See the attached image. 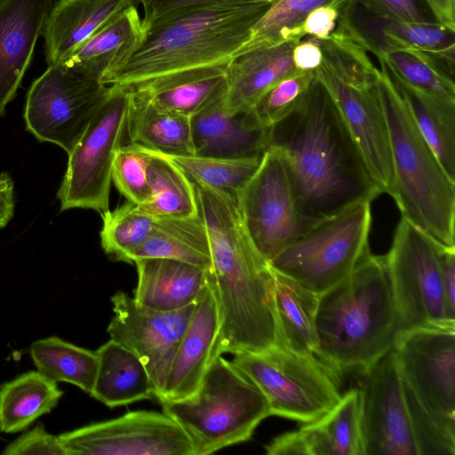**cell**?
<instances>
[{"label":"cell","mask_w":455,"mask_h":455,"mask_svg":"<svg viewBox=\"0 0 455 455\" xmlns=\"http://www.w3.org/2000/svg\"><path fill=\"white\" fill-rule=\"evenodd\" d=\"M378 60L405 84L426 93L455 100L454 74L433 57L413 50H394Z\"/></svg>","instance_id":"74e56055"},{"label":"cell","mask_w":455,"mask_h":455,"mask_svg":"<svg viewBox=\"0 0 455 455\" xmlns=\"http://www.w3.org/2000/svg\"><path fill=\"white\" fill-rule=\"evenodd\" d=\"M95 352L99 366L90 394L93 398L114 408L155 396L146 366L131 350L110 339Z\"/></svg>","instance_id":"83f0119b"},{"label":"cell","mask_w":455,"mask_h":455,"mask_svg":"<svg viewBox=\"0 0 455 455\" xmlns=\"http://www.w3.org/2000/svg\"><path fill=\"white\" fill-rule=\"evenodd\" d=\"M441 246L401 218L385 255L400 331L429 326L455 328L444 299Z\"/></svg>","instance_id":"9c48e42d"},{"label":"cell","mask_w":455,"mask_h":455,"mask_svg":"<svg viewBox=\"0 0 455 455\" xmlns=\"http://www.w3.org/2000/svg\"><path fill=\"white\" fill-rule=\"evenodd\" d=\"M315 71H298L268 89L250 109L255 119L263 126L272 127L302 102Z\"/></svg>","instance_id":"60d3db41"},{"label":"cell","mask_w":455,"mask_h":455,"mask_svg":"<svg viewBox=\"0 0 455 455\" xmlns=\"http://www.w3.org/2000/svg\"><path fill=\"white\" fill-rule=\"evenodd\" d=\"M53 0H0V116L15 97Z\"/></svg>","instance_id":"44dd1931"},{"label":"cell","mask_w":455,"mask_h":455,"mask_svg":"<svg viewBox=\"0 0 455 455\" xmlns=\"http://www.w3.org/2000/svg\"><path fill=\"white\" fill-rule=\"evenodd\" d=\"M439 256L445 304L449 316L455 320V248L441 246Z\"/></svg>","instance_id":"7dc6e473"},{"label":"cell","mask_w":455,"mask_h":455,"mask_svg":"<svg viewBox=\"0 0 455 455\" xmlns=\"http://www.w3.org/2000/svg\"><path fill=\"white\" fill-rule=\"evenodd\" d=\"M129 90L125 132L131 143L165 155L195 154L190 118L163 109L140 90Z\"/></svg>","instance_id":"4316f807"},{"label":"cell","mask_w":455,"mask_h":455,"mask_svg":"<svg viewBox=\"0 0 455 455\" xmlns=\"http://www.w3.org/2000/svg\"><path fill=\"white\" fill-rule=\"evenodd\" d=\"M339 16V8L334 5H322L311 11L304 20V36L324 40L334 32Z\"/></svg>","instance_id":"bcb514c9"},{"label":"cell","mask_w":455,"mask_h":455,"mask_svg":"<svg viewBox=\"0 0 455 455\" xmlns=\"http://www.w3.org/2000/svg\"><path fill=\"white\" fill-rule=\"evenodd\" d=\"M150 196L140 207L154 218L187 217L199 212L193 181L161 154L147 149Z\"/></svg>","instance_id":"e575fe53"},{"label":"cell","mask_w":455,"mask_h":455,"mask_svg":"<svg viewBox=\"0 0 455 455\" xmlns=\"http://www.w3.org/2000/svg\"><path fill=\"white\" fill-rule=\"evenodd\" d=\"M347 0H275L251 28L238 54L259 47L272 46L305 36L302 26L308 13L322 5L340 8Z\"/></svg>","instance_id":"d590c367"},{"label":"cell","mask_w":455,"mask_h":455,"mask_svg":"<svg viewBox=\"0 0 455 455\" xmlns=\"http://www.w3.org/2000/svg\"><path fill=\"white\" fill-rule=\"evenodd\" d=\"M137 0H59L44 25L48 65L64 60L92 34Z\"/></svg>","instance_id":"cb8c5ba5"},{"label":"cell","mask_w":455,"mask_h":455,"mask_svg":"<svg viewBox=\"0 0 455 455\" xmlns=\"http://www.w3.org/2000/svg\"><path fill=\"white\" fill-rule=\"evenodd\" d=\"M161 404L163 412L188 437L194 455L247 442L259 424L271 416L259 388L222 355L213 360L194 395Z\"/></svg>","instance_id":"8992f818"},{"label":"cell","mask_w":455,"mask_h":455,"mask_svg":"<svg viewBox=\"0 0 455 455\" xmlns=\"http://www.w3.org/2000/svg\"><path fill=\"white\" fill-rule=\"evenodd\" d=\"M393 350L406 394L445 435L455 439V328L402 331Z\"/></svg>","instance_id":"7c38bea8"},{"label":"cell","mask_w":455,"mask_h":455,"mask_svg":"<svg viewBox=\"0 0 455 455\" xmlns=\"http://www.w3.org/2000/svg\"><path fill=\"white\" fill-rule=\"evenodd\" d=\"M268 455H363L361 389L352 388L321 418L275 436Z\"/></svg>","instance_id":"ffe728a7"},{"label":"cell","mask_w":455,"mask_h":455,"mask_svg":"<svg viewBox=\"0 0 455 455\" xmlns=\"http://www.w3.org/2000/svg\"><path fill=\"white\" fill-rule=\"evenodd\" d=\"M334 31L349 37L377 58L394 50H413L433 57L454 72L455 30L436 21L395 20L371 12L355 0H347L339 8Z\"/></svg>","instance_id":"e0dca14e"},{"label":"cell","mask_w":455,"mask_h":455,"mask_svg":"<svg viewBox=\"0 0 455 455\" xmlns=\"http://www.w3.org/2000/svg\"><path fill=\"white\" fill-rule=\"evenodd\" d=\"M159 154L177 165L193 182L204 184L235 196L257 171L263 156L225 158L196 154Z\"/></svg>","instance_id":"8d00e7d4"},{"label":"cell","mask_w":455,"mask_h":455,"mask_svg":"<svg viewBox=\"0 0 455 455\" xmlns=\"http://www.w3.org/2000/svg\"><path fill=\"white\" fill-rule=\"evenodd\" d=\"M134 264L138 283L133 299L140 305L158 311H174L195 304L211 272L165 258L139 259Z\"/></svg>","instance_id":"d4e9b609"},{"label":"cell","mask_w":455,"mask_h":455,"mask_svg":"<svg viewBox=\"0 0 455 455\" xmlns=\"http://www.w3.org/2000/svg\"><path fill=\"white\" fill-rule=\"evenodd\" d=\"M130 90L109 85L108 93L85 132L68 154L67 171L57 193L60 210L108 211L112 165L123 145Z\"/></svg>","instance_id":"30bf717a"},{"label":"cell","mask_w":455,"mask_h":455,"mask_svg":"<svg viewBox=\"0 0 455 455\" xmlns=\"http://www.w3.org/2000/svg\"><path fill=\"white\" fill-rule=\"evenodd\" d=\"M274 275L278 346L299 354L315 355L319 295L288 276L275 271Z\"/></svg>","instance_id":"4dcf8cb0"},{"label":"cell","mask_w":455,"mask_h":455,"mask_svg":"<svg viewBox=\"0 0 455 455\" xmlns=\"http://www.w3.org/2000/svg\"><path fill=\"white\" fill-rule=\"evenodd\" d=\"M292 61L299 71H315L323 62V52L315 37L299 40L292 50Z\"/></svg>","instance_id":"c3c4849f"},{"label":"cell","mask_w":455,"mask_h":455,"mask_svg":"<svg viewBox=\"0 0 455 455\" xmlns=\"http://www.w3.org/2000/svg\"><path fill=\"white\" fill-rule=\"evenodd\" d=\"M299 40L243 52L227 67L225 109L230 114L249 111L268 89L283 78L298 72L292 50Z\"/></svg>","instance_id":"603a6c76"},{"label":"cell","mask_w":455,"mask_h":455,"mask_svg":"<svg viewBox=\"0 0 455 455\" xmlns=\"http://www.w3.org/2000/svg\"><path fill=\"white\" fill-rule=\"evenodd\" d=\"M14 213V184L7 172L0 173V229L12 220Z\"/></svg>","instance_id":"681fc988"},{"label":"cell","mask_w":455,"mask_h":455,"mask_svg":"<svg viewBox=\"0 0 455 455\" xmlns=\"http://www.w3.org/2000/svg\"><path fill=\"white\" fill-rule=\"evenodd\" d=\"M234 355L232 363L263 393L271 415L309 423L342 396V374L315 355L275 345L263 352Z\"/></svg>","instance_id":"ba28073f"},{"label":"cell","mask_w":455,"mask_h":455,"mask_svg":"<svg viewBox=\"0 0 455 455\" xmlns=\"http://www.w3.org/2000/svg\"><path fill=\"white\" fill-rule=\"evenodd\" d=\"M435 20L455 30V0H423Z\"/></svg>","instance_id":"f907efd6"},{"label":"cell","mask_w":455,"mask_h":455,"mask_svg":"<svg viewBox=\"0 0 455 455\" xmlns=\"http://www.w3.org/2000/svg\"><path fill=\"white\" fill-rule=\"evenodd\" d=\"M315 75L333 99L373 181L381 194L392 196L394 169L390 139L377 84L369 87L353 85L339 80L322 66Z\"/></svg>","instance_id":"ac0fdd59"},{"label":"cell","mask_w":455,"mask_h":455,"mask_svg":"<svg viewBox=\"0 0 455 455\" xmlns=\"http://www.w3.org/2000/svg\"><path fill=\"white\" fill-rule=\"evenodd\" d=\"M63 392L38 371L25 372L0 387V431L17 433L56 407Z\"/></svg>","instance_id":"1f68e13d"},{"label":"cell","mask_w":455,"mask_h":455,"mask_svg":"<svg viewBox=\"0 0 455 455\" xmlns=\"http://www.w3.org/2000/svg\"><path fill=\"white\" fill-rule=\"evenodd\" d=\"M379 15L413 22L435 21L423 0H355Z\"/></svg>","instance_id":"f6af8a7d"},{"label":"cell","mask_w":455,"mask_h":455,"mask_svg":"<svg viewBox=\"0 0 455 455\" xmlns=\"http://www.w3.org/2000/svg\"><path fill=\"white\" fill-rule=\"evenodd\" d=\"M149 157L147 148L130 142L117 149L113 161V183L127 201L139 205L150 196L147 173Z\"/></svg>","instance_id":"b9f144b4"},{"label":"cell","mask_w":455,"mask_h":455,"mask_svg":"<svg viewBox=\"0 0 455 455\" xmlns=\"http://www.w3.org/2000/svg\"><path fill=\"white\" fill-rule=\"evenodd\" d=\"M226 69L171 80L151 82L131 89L143 92L156 106L190 118L227 91Z\"/></svg>","instance_id":"836d02e7"},{"label":"cell","mask_w":455,"mask_h":455,"mask_svg":"<svg viewBox=\"0 0 455 455\" xmlns=\"http://www.w3.org/2000/svg\"><path fill=\"white\" fill-rule=\"evenodd\" d=\"M1 438V437H0Z\"/></svg>","instance_id":"816d5d0a"},{"label":"cell","mask_w":455,"mask_h":455,"mask_svg":"<svg viewBox=\"0 0 455 455\" xmlns=\"http://www.w3.org/2000/svg\"><path fill=\"white\" fill-rule=\"evenodd\" d=\"M109 91L63 61L50 64L27 94L26 128L39 141L73 150Z\"/></svg>","instance_id":"8fae6325"},{"label":"cell","mask_w":455,"mask_h":455,"mask_svg":"<svg viewBox=\"0 0 455 455\" xmlns=\"http://www.w3.org/2000/svg\"><path fill=\"white\" fill-rule=\"evenodd\" d=\"M223 98L190 117L195 154L225 158L261 156L270 145L272 127L261 125L250 110L228 113Z\"/></svg>","instance_id":"7402d4cb"},{"label":"cell","mask_w":455,"mask_h":455,"mask_svg":"<svg viewBox=\"0 0 455 455\" xmlns=\"http://www.w3.org/2000/svg\"><path fill=\"white\" fill-rule=\"evenodd\" d=\"M110 339L134 353L146 366L159 399L179 342L195 304L174 311L143 307L124 291L111 297Z\"/></svg>","instance_id":"2e32d148"},{"label":"cell","mask_w":455,"mask_h":455,"mask_svg":"<svg viewBox=\"0 0 455 455\" xmlns=\"http://www.w3.org/2000/svg\"><path fill=\"white\" fill-rule=\"evenodd\" d=\"M221 317L218 297L209 280L177 347L158 401H177L194 395L217 355Z\"/></svg>","instance_id":"d6986e66"},{"label":"cell","mask_w":455,"mask_h":455,"mask_svg":"<svg viewBox=\"0 0 455 455\" xmlns=\"http://www.w3.org/2000/svg\"><path fill=\"white\" fill-rule=\"evenodd\" d=\"M58 437L65 455H194L182 428L157 411H128Z\"/></svg>","instance_id":"5bb4252c"},{"label":"cell","mask_w":455,"mask_h":455,"mask_svg":"<svg viewBox=\"0 0 455 455\" xmlns=\"http://www.w3.org/2000/svg\"><path fill=\"white\" fill-rule=\"evenodd\" d=\"M235 199L251 240L267 262L308 228L299 213L283 158L272 146Z\"/></svg>","instance_id":"4fadbf2b"},{"label":"cell","mask_w":455,"mask_h":455,"mask_svg":"<svg viewBox=\"0 0 455 455\" xmlns=\"http://www.w3.org/2000/svg\"><path fill=\"white\" fill-rule=\"evenodd\" d=\"M142 6V27L146 28L154 23L175 13L212 5L237 4L275 0H137Z\"/></svg>","instance_id":"7bdbcfd3"},{"label":"cell","mask_w":455,"mask_h":455,"mask_svg":"<svg viewBox=\"0 0 455 455\" xmlns=\"http://www.w3.org/2000/svg\"><path fill=\"white\" fill-rule=\"evenodd\" d=\"M193 183L209 238L221 338L236 343L263 338L277 324L274 271L251 240L235 196Z\"/></svg>","instance_id":"3957f363"},{"label":"cell","mask_w":455,"mask_h":455,"mask_svg":"<svg viewBox=\"0 0 455 455\" xmlns=\"http://www.w3.org/2000/svg\"><path fill=\"white\" fill-rule=\"evenodd\" d=\"M143 35L142 19L135 5L101 27L62 61L108 85Z\"/></svg>","instance_id":"484cf974"},{"label":"cell","mask_w":455,"mask_h":455,"mask_svg":"<svg viewBox=\"0 0 455 455\" xmlns=\"http://www.w3.org/2000/svg\"><path fill=\"white\" fill-rule=\"evenodd\" d=\"M100 215L103 250L112 259L128 263L129 256L148 237L156 218L130 201Z\"/></svg>","instance_id":"f35d334b"},{"label":"cell","mask_w":455,"mask_h":455,"mask_svg":"<svg viewBox=\"0 0 455 455\" xmlns=\"http://www.w3.org/2000/svg\"><path fill=\"white\" fill-rule=\"evenodd\" d=\"M4 455H65L58 435L36 425L11 442L2 451Z\"/></svg>","instance_id":"ee69618b"},{"label":"cell","mask_w":455,"mask_h":455,"mask_svg":"<svg viewBox=\"0 0 455 455\" xmlns=\"http://www.w3.org/2000/svg\"><path fill=\"white\" fill-rule=\"evenodd\" d=\"M316 40L323 52L321 66L333 76L356 86L377 84L380 70L374 66L367 52L352 39L334 31L329 38Z\"/></svg>","instance_id":"ab89813d"},{"label":"cell","mask_w":455,"mask_h":455,"mask_svg":"<svg viewBox=\"0 0 455 455\" xmlns=\"http://www.w3.org/2000/svg\"><path fill=\"white\" fill-rule=\"evenodd\" d=\"M299 213L310 228L381 194L329 91L315 75L299 106L272 126Z\"/></svg>","instance_id":"6da1fadb"},{"label":"cell","mask_w":455,"mask_h":455,"mask_svg":"<svg viewBox=\"0 0 455 455\" xmlns=\"http://www.w3.org/2000/svg\"><path fill=\"white\" fill-rule=\"evenodd\" d=\"M144 258L172 259L212 271L209 238L200 212L156 218L148 237L129 256L128 263Z\"/></svg>","instance_id":"f1b7e54d"},{"label":"cell","mask_w":455,"mask_h":455,"mask_svg":"<svg viewBox=\"0 0 455 455\" xmlns=\"http://www.w3.org/2000/svg\"><path fill=\"white\" fill-rule=\"evenodd\" d=\"M406 105L418 130L447 174L455 180V100L426 93L394 76L380 63Z\"/></svg>","instance_id":"f546056e"},{"label":"cell","mask_w":455,"mask_h":455,"mask_svg":"<svg viewBox=\"0 0 455 455\" xmlns=\"http://www.w3.org/2000/svg\"><path fill=\"white\" fill-rule=\"evenodd\" d=\"M29 353L37 371L46 378L75 385L91 394L99 366L95 351L52 336L33 342Z\"/></svg>","instance_id":"d6a6232c"},{"label":"cell","mask_w":455,"mask_h":455,"mask_svg":"<svg viewBox=\"0 0 455 455\" xmlns=\"http://www.w3.org/2000/svg\"><path fill=\"white\" fill-rule=\"evenodd\" d=\"M272 3L212 5L154 23L108 85L132 88L226 69Z\"/></svg>","instance_id":"7a4b0ae2"},{"label":"cell","mask_w":455,"mask_h":455,"mask_svg":"<svg viewBox=\"0 0 455 455\" xmlns=\"http://www.w3.org/2000/svg\"><path fill=\"white\" fill-rule=\"evenodd\" d=\"M315 355L341 374L362 372L394 347L400 332L385 256L366 254L319 295Z\"/></svg>","instance_id":"277c9868"},{"label":"cell","mask_w":455,"mask_h":455,"mask_svg":"<svg viewBox=\"0 0 455 455\" xmlns=\"http://www.w3.org/2000/svg\"><path fill=\"white\" fill-rule=\"evenodd\" d=\"M371 203L317 221L268 262L271 268L318 295L333 287L370 252Z\"/></svg>","instance_id":"52a82bcc"},{"label":"cell","mask_w":455,"mask_h":455,"mask_svg":"<svg viewBox=\"0 0 455 455\" xmlns=\"http://www.w3.org/2000/svg\"><path fill=\"white\" fill-rule=\"evenodd\" d=\"M377 83L388 127L394 169L392 197L402 217L438 244L455 248V180L418 130L383 68Z\"/></svg>","instance_id":"5b68a950"},{"label":"cell","mask_w":455,"mask_h":455,"mask_svg":"<svg viewBox=\"0 0 455 455\" xmlns=\"http://www.w3.org/2000/svg\"><path fill=\"white\" fill-rule=\"evenodd\" d=\"M362 373L363 455H419L404 387L393 348Z\"/></svg>","instance_id":"9a60e30c"}]
</instances>
